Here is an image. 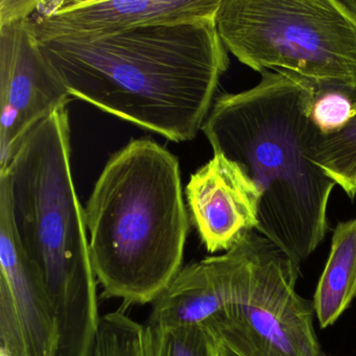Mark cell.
<instances>
[{"instance_id": "6", "label": "cell", "mask_w": 356, "mask_h": 356, "mask_svg": "<svg viewBox=\"0 0 356 356\" xmlns=\"http://www.w3.org/2000/svg\"><path fill=\"white\" fill-rule=\"evenodd\" d=\"M300 266L260 235L236 303L205 325L241 356H323L314 304L296 291Z\"/></svg>"}, {"instance_id": "7", "label": "cell", "mask_w": 356, "mask_h": 356, "mask_svg": "<svg viewBox=\"0 0 356 356\" xmlns=\"http://www.w3.org/2000/svg\"><path fill=\"white\" fill-rule=\"evenodd\" d=\"M40 3L0 0V172L29 133L72 97L39 47L33 16Z\"/></svg>"}, {"instance_id": "1", "label": "cell", "mask_w": 356, "mask_h": 356, "mask_svg": "<svg viewBox=\"0 0 356 356\" xmlns=\"http://www.w3.org/2000/svg\"><path fill=\"white\" fill-rule=\"evenodd\" d=\"M38 43L70 97L172 143L202 131L229 67L216 17Z\"/></svg>"}, {"instance_id": "10", "label": "cell", "mask_w": 356, "mask_h": 356, "mask_svg": "<svg viewBox=\"0 0 356 356\" xmlns=\"http://www.w3.org/2000/svg\"><path fill=\"white\" fill-rule=\"evenodd\" d=\"M222 0H64L33 16L37 38L91 37L163 22L216 17Z\"/></svg>"}, {"instance_id": "14", "label": "cell", "mask_w": 356, "mask_h": 356, "mask_svg": "<svg viewBox=\"0 0 356 356\" xmlns=\"http://www.w3.org/2000/svg\"><path fill=\"white\" fill-rule=\"evenodd\" d=\"M92 356H151L147 324L133 320L124 307L99 320Z\"/></svg>"}, {"instance_id": "15", "label": "cell", "mask_w": 356, "mask_h": 356, "mask_svg": "<svg viewBox=\"0 0 356 356\" xmlns=\"http://www.w3.org/2000/svg\"><path fill=\"white\" fill-rule=\"evenodd\" d=\"M356 87L314 82L310 118L323 136L343 130L355 115Z\"/></svg>"}, {"instance_id": "4", "label": "cell", "mask_w": 356, "mask_h": 356, "mask_svg": "<svg viewBox=\"0 0 356 356\" xmlns=\"http://www.w3.org/2000/svg\"><path fill=\"white\" fill-rule=\"evenodd\" d=\"M70 112L37 124L7 170L22 245L42 276L57 316V356H92L101 316L85 210L72 172Z\"/></svg>"}, {"instance_id": "9", "label": "cell", "mask_w": 356, "mask_h": 356, "mask_svg": "<svg viewBox=\"0 0 356 356\" xmlns=\"http://www.w3.org/2000/svg\"><path fill=\"white\" fill-rule=\"evenodd\" d=\"M185 195L191 222L209 253L229 251L257 229L259 191L224 155L214 154L191 175Z\"/></svg>"}, {"instance_id": "11", "label": "cell", "mask_w": 356, "mask_h": 356, "mask_svg": "<svg viewBox=\"0 0 356 356\" xmlns=\"http://www.w3.org/2000/svg\"><path fill=\"white\" fill-rule=\"evenodd\" d=\"M0 293L13 305L32 356H57V316L42 276L18 235L6 174H0Z\"/></svg>"}, {"instance_id": "16", "label": "cell", "mask_w": 356, "mask_h": 356, "mask_svg": "<svg viewBox=\"0 0 356 356\" xmlns=\"http://www.w3.org/2000/svg\"><path fill=\"white\" fill-rule=\"evenodd\" d=\"M147 330L151 356H218L220 352V341L206 326L174 329L147 326Z\"/></svg>"}, {"instance_id": "3", "label": "cell", "mask_w": 356, "mask_h": 356, "mask_svg": "<svg viewBox=\"0 0 356 356\" xmlns=\"http://www.w3.org/2000/svg\"><path fill=\"white\" fill-rule=\"evenodd\" d=\"M84 210L103 295L124 307L153 303L183 268L191 228L178 158L149 137L131 139L104 166Z\"/></svg>"}, {"instance_id": "17", "label": "cell", "mask_w": 356, "mask_h": 356, "mask_svg": "<svg viewBox=\"0 0 356 356\" xmlns=\"http://www.w3.org/2000/svg\"><path fill=\"white\" fill-rule=\"evenodd\" d=\"M346 11L351 14L352 17L356 20V0H339Z\"/></svg>"}, {"instance_id": "2", "label": "cell", "mask_w": 356, "mask_h": 356, "mask_svg": "<svg viewBox=\"0 0 356 356\" xmlns=\"http://www.w3.org/2000/svg\"><path fill=\"white\" fill-rule=\"evenodd\" d=\"M314 82L264 70L253 88L214 99L202 132L238 164L260 193L256 232L301 266L324 241L337 183L312 160Z\"/></svg>"}, {"instance_id": "5", "label": "cell", "mask_w": 356, "mask_h": 356, "mask_svg": "<svg viewBox=\"0 0 356 356\" xmlns=\"http://www.w3.org/2000/svg\"><path fill=\"white\" fill-rule=\"evenodd\" d=\"M216 24L227 51L255 72L356 87V20L339 0H222Z\"/></svg>"}, {"instance_id": "8", "label": "cell", "mask_w": 356, "mask_h": 356, "mask_svg": "<svg viewBox=\"0 0 356 356\" xmlns=\"http://www.w3.org/2000/svg\"><path fill=\"white\" fill-rule=\"evenodd\" d=\"M260 234L245 235L222 255H212L181 268L153 302L147 326L157 329L205 326L236 303L251 272Z\"/></svg>"}, {"instance_id": "12", "label": "cell", "mask_w": 356, "mask_h": 356, "mask_svg": "<svg viewBox=\"0 0 356 356\" xmlns=\"http://www.w3.org/2000/svg\"><path fill=\"white\" fill-rule=\"evenodd\" d=\"M356 298V218L339 222L314 296L321 328L334 324Z\"/></svg>"}, {"instance_id": "13", "label": "cell", "mask_w": 356, "mask_h": 356, "mask_svg": "<svg viewBox=\"0 0 356 356\" xmlns=\"http://www.w3.org/2000/svg\"><path fill=\"white\" fill-rule=\"evenodd\" d=\"M312 158L350 200L356 197V105L355 115L339 132L318 134L312 147Z\"/></svg>"}, {"instance_id": "18", "label": "cell", "mask_w": 356, "mask_h": 356, "mask_svg": "<svg viewBox=\"0 0 356 356\" xmlns=\"http://www.w3.org/2000/svg\"><path fill=\"white\" fill-rule=\"evenodd\" d=\"M218 356H241L238 352L233 350L232 348L229 346L225 345V343H220V352H218Z\"/></svg>"}]
</instances>
